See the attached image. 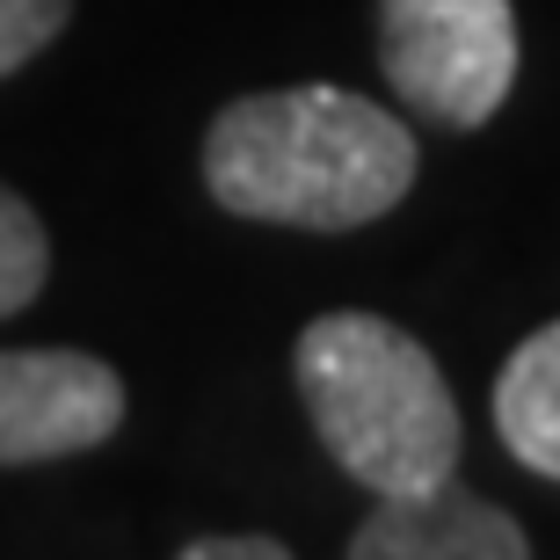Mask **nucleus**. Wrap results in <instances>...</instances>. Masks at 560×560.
Returning a JSON list of instances; mask_svg holds the SVG:
<instances>
[{
    "instance_id": "obj_1",
    "label": "nucleus",
    "mask_w": 560,
    "mask_h": 560,
    "mask_svg": "<svg viewBox=\"0 0 560 560\" xmlns=\"http://www.w3.org/2000/svg\"><path fill=\"white\" fill-rule=\"evenodd\" d=\"M205 189L255 226L357 233L416 189V131L350 88L241 95L205 131Z\"/></svg>"
},
{
    "instance_id": "obj_2",
    "label": "nucleus",
    "mask_w": 560,
    "mask_h": 560,
    "mask_svg": "<svg viewBox=\"0 0 560 560\" xmlns=\"http://www.w3.org/2000/svg\"><path fill=\"white\" fill-rule=\"evenodd\" d=\"M291 378L328 458L372 495H422L458 474V400L408 328L386 313H320L306 320Z\"/></svg>"
},
{
    "instance_id": "obj_3",
    "label": "nucleus",
    "mask_w": 560,
    "mask_h": 560,
    "mask_svg": "<svg viewBox=\"0 0 560 560\" xmlns=\"http://www.w3.org/2000/svg\"><path fill=\"white\" fill-rule=\"evenodd\" d=\"M378 73L416 117L480 131L517 88V0H378Z\"/></svg>"
},
{
    "instance_id": "obj_4",
    "label": "nucleus",
    "mask_w": 560,
    "mask_h": 560,
    "mask_svg": "<svg viewBox=\"0 0 560 560\" xmlns=\"http://www.w3.org/2000/svg\"><path fill=\"white\" fill-rule=\"evenodd\" d=\"M125 378L88 350H0V466H51L109 444Z\"/></svg>"
},
{
    "instance_id": "obj_5",
    "label": "nucleus",
    "mask_w": 560,
    "mask_h": 560,
    "mask_svg": "<svg viewBox=\"0 0 560 560\" xmlns=\"http://www.w3.org/2000/svg\"><path fill=\"white\" fill-rule=\"evenodd\" d=\"M532 539L488 495L436 480L422 495H372V517L350 532V560H524Z\"/></svg>"
},
{
    "instance_id": "obj_6",
    "label": "nucleus",
    "mask_w": 560,
    "mask_h": 560,
    "mask_svg": "<svg viewBox=\"0 0 560 560\" xmlns=\"http://www.w3.org/2000/svg\"><path fill=\"white\" fill-rule=\"evenodd\" d=\"M495 436L517 466L560 480V320H546L510 350L495 378Z\"/></svg>"
},
{
    "instance_id": "obj_7",
    "label": "nucleus",
    "mask_w": 560,
    "mask_h": 560,
    "mask_svg": "<svg viewBox=\"0 0 560 560\" xmlns=\"http://www.w3.org/2000/svg\"><path fill=\"white\" fill-rule=\"evenodd\" d=\"M51 277V241H44V219L22 205L15 189L0 183V320L22 313Z\"/></svg>"
},
{
    "instance_id": "obj_8",
    "label": "nucleus",
    "mask_w": 560,
    "mask_h": 560,
    "mask_svg": "<svg viewBox=\"0 0 560 560\" xmlns=\"http://www.w3.org/2000/svg\"><path fill=\"white\" fill-rule=\"evenodd\" d=\"M73 22V0H0V81L22 73Z\"/></svg>"
},
{
    "instance_id": "obj_9",
    "label": "nucleus",
    "mask_w": 560,
    "mask_h": 560,
    "mask_svg": "<svg viewBox=\"0 0 560 560\" xmlns=\"http://www.w3.org/2000/svg\"><path fill=\"white\" fill-rule=\"evenodd\" d=\"M183 560H291L284 539H189Z\"/></svg>"
}]
</instances>
